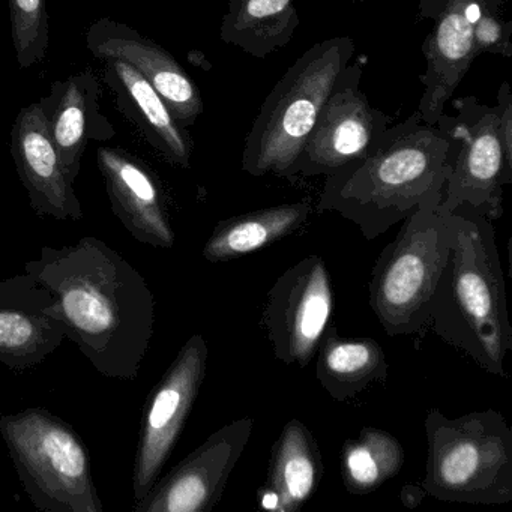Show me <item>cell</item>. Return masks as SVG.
<instances>
[{
  "mask_svg": "<svg viewBox=\"0 0 512 512\" xmlns=\"http://www.w3.org/2000/svg\"><path fill=\"white\" fill-rule=\"evenodd\" d=\"M25 269L55 295L65 335L98 373L137 379L157 302L131 263L101 239L85 236L67 247H44Z\"/></svg>",
  "mask_w": 512,
  "mask_h": 512,
  "instance_id": "obj_1",
  "label": "cell"
},
{
  "mask_svg": "<svg viewBox=\"0 0 512 512\" xmlns=\"http://www.w3.org/2000/svg\"><path fill=\"white\" fill-rule=\"evenodd\" d=\"M455 146L415 110L406 121L389 125L364 160L326 178L317 212L341 215L374 241L443 193Z\"/></svg>",
  "mask_w": 512,
  "mask_h": 512,
  "instance_id": "obj_2",
  "label": "cell"
},
{
  "mask_svg": "<svg viewBox=\"0 0 512 512\" xmlns=\"http://www.w3.org/2000/svg\"><path fill=\"white\" fill-rule=\"evenodd\" d=\"M449 221L451 245L428 304V323L482 370L505 377L512 326L493 221L467 206L449 212Z\"/></svg>",
  "mask_w": 512,
  "mask_h": 512,
  "instance_id": "obj_3",
  "label": "cell"
},
{
  "mask_svg": "<svg viewBox=\"0 0 512 512\" xmlns=\"http://www.w3.org/2000/svg\"><path fill=\"white\" fill-rule=\"evenodd\" d=\"M355 55L352 38H328L314 44L286 71L263 101L245 139V173L290 179L323 104Z\"/></svg>",
  "mask_w": 512,
  "mask_h": 512,
  "instance_id": "obj_4",
  "label": "cell"
},
{
  "mask_svg": "<svg viewBox=\"0 0 512 512\" xmlns=\"http://www.w3.org/2000/svg\"><path fill=\"white\" fill-rule=\"evenodd\" d=\"M422 488L442 502L505 505L512 500V431L496 410L448 418L428 410Z\"/></svg>",
  "mask_w": 512,
  "mask_h": 512,
  "instance_id": "obj_5",
  "label": "cell"
},
{
  "mask_svg": "<svg viewBox=\"0 0 512 512\" xmlns=\"http://www.w3.org/2000/svg\"><path fill=\"white\" fill-rule=\"evenodd\" d=\"M442 194L401 221L371 271L368 304L389 337L418 334L428 323V304L452 238L449 212L440 208Z\"/></svg>",
  "mask_w": 512,
  "mask_h": 512,
  "instance_id": "obj_6",
  "label": "cell"
},
{
  "mask_svg": "<svg viewBox=\"0 0 512 512\" xmlns=\"http://www.w3.org/2000/svg\"><path fill=\"white\" fill-rule=\"evenodd\" d=\"M0 434L35 508L44 512H103L88 446L73 425L29 407L0 418Z\"/></svg>",
  "mask_w": 512,
  "mask_h": 512,
  "instance_id": "obj_7",
  "label": "cell"
},
{
  "mask_svg": "<svg viewBox=\"0 0 512 512\" xmlns=\"http://www.w3.org/2000/svg\"><path fill=\"white\" fill-rule=\"evenodd\" d=\"M455 115L443 113L436 127L455 140L451 173L440 208L452 212L467 206L488 220L503 215V190L512 184V160L499 136V110L475 97L454 101Z\"/></svg>",
  "mask_w": 512,
  "mask_h": 512,
  "instance_id": "obj_8",
  "label": "cell"
},
{
  "mask_svg": "<svg viewBox=\"0 0 512 512\" xmlns=\"http://www.w3.org/2000/svg\"><path fill=\"white\" fill-rule=\"evenodd\" d=\"M208 356L203 335H191L149 394L134 457V503L151 491L172 455L202 389Z\"/></svg>",
  "mask_w": 512,
  "mask_h": 512,
  "instance_id": "obj_9",
  "label": "cell"
},
{
  "mask_svg": "<svg viewBox=\"0 0 512 512\" xmlns=\"http://www.w3.org/2000/svg\"><path fill=\"white\" fill-rule=\"evenodd\" d=\"M361 77V65L350 62L323 104L290 179L328 178L364 160L391 125L361 91Z\"/></svg>",
  "mask_w": 512,
  "mask_h": 512,
  "instance_id": "obj_10",
  "label": "cell"
},
{
  "mask_svg": "<svg viewBox=\"0 0 512 512\" xmlns=\"http://www.w3.org/2000/svg\"><path fill=\"white\" fill-rule=\"evenodd\" d=\"M335 295L325 260L304 257L268 292L262 323L275 358L307 367L334 316Z\"/></svg>",
  "mask_w": 512,
  "mask_h": 512,
  "instance_id": "obj_11",
  "label": "cell"
},
{
  "mask_svg": "<svg viewBox=\"0 0 512 512\" xmlns=\"http://www.w3.org/2000/svg\"><path fill=\"white\" fill-rule=\"evenodd\" d=\"M503 0H421L418 20L433 23L422 53L425 71L419 80L424 86L418 112L422 122L436 125L445 113L470 65L476 59L473 31L484 14L497 13Z\"/></svg>",
  "mask_w": 512,
  "mask_h": 512,
  "instance_id": "obj_12",
  "label": "cell"
},
{
  "mask_svg": "<svg viewBox=\"0 0 512 512\" xmlns=\"http://www.w3.org/2000/svg\"><path fill=\"white\" fill-rule=\"evenodd\" d=\"M253 425V419L245 416L212 433L166 476L158 478L151 491L134 503L133 511H212L250 442Z\"/></svg>",
  "mask_w": 512,
  "mask_h": 512,
  "instance_id": "obj_13",
  "label": "cell"
},
{
  "mask_svg": "<svg viewBox=\"0 0 512 512\" xmlns=\"http://www.w3.org/2000/svg\"><path fill=\"white\" fill-rule=\"evenodd\" d=\"M55 295L25 272L0 280V364L25 371L64 343Z\"/></svg>",
  "mask_w": 512,
  "mask_h": 512,
  "instance_id": "obj_14",
  "label": "cell"
},
{
  "mask_svg": "<svg viewBox=\"0 0 512 512\" xmlns=\"http://www.w3.org/2000/svg\"><path fill=\"white\" fill-rule=\"evenodd\" d=\"M85 40L86 49L100 61L118 59L136 68L163 98L181 127L196 124L203 113L202 95L166 49L131 26L112 19L92 23Z\"/></svg>",
  "mask_w": 512,
  "mask_h": 512,
  "instance_id": "obj_15",
  "label": "cell"
},
{
  "mask_svg": "<svg viewBox=\"0 0 512 512\" xmlns=\"http://www.w3.org/2000/svg\"><path fill=\"white\" fill-rule=\"evenodd\" d=\"M11 157L35 214L80 221L82 203L56 151L41 101L23 107L11 128Z\"/></svg>",
  "mask_w": 512,
  "mask_h": 512,
  "instance_id": "obj_16",
  "label": "cell"
},
{
  "mask_svg": "<svg viewBox=\"0 0 512 512\" xmlns=\"http://www.w3.org/2000/svg\"><path fill=\"white\" fill-rule=\"evenodd\" d=\"M97 163L113 214L122 226L142 244L172 248L176 235L166 194L151 167L125 149L109 146L98 148Z\"/></svg>",
  "mask_w": 512,
  "mask_h": 512,
  "instance_id": "obj_17",
  "label": "cell"
},
{
  "mask_svg": "<svg viewBox=\"0 0 512 512\" xmlns=\"http://www.w3.org/2000/svg\"><path fill=\"white\" fill-rule=\"evenodd\" d=\"M101 86L92 71L55 82L41 98L50 134L71 181H76L91 140L113 139L116 131L100 109Z\"/></svg>",
  "mask_w": 512,
  "mask_h": 512,
  "instance_id": "obj_18",
  "label": "cell"
},
{
  "mask_svg": "<svg viewBox=\"0 0 512 512\" xmlns=\"http://www.w3.org/2000/svg\"><path fill=\"white\" fill-rule=\"evenodd\" d=\"M104 62V79L115 94L119 112L139 128L146 142L167 161L190 169L193 143L176 122L163 98L130 64L118 59Z\"/></svg>",
  "mask_w": 512,
  "mask_h": 512,
  "instance_id": "obj_19",
  "label": "cell"
},
{
  "mask_svg": "<svg viewBox=\"0 0 512 512\" xmlns=\"http://www.w3.org/2000/svg\"><path fill=\"white\" fill-rule=\"evenodd\" d=\"M322 476V452L316 437L304 422L290 419L272 448L268 475L257 491L259 508L299 511L316 493Z\"/></svg>",
  "mask_w": 512,
  "mask_h": 512,
  "instance_id": "obj_20",
  "label": "cell"
},
{
  "mask_svg": "<svg viewBox=\"0 0 512 512\" xmlns=\"http://www.w3.org/2000/svg\"><path fill=\"white\" fill-rule=\"evenodd\" d=\"M316 356L317 380L338 403L358 397L388 377L385 352L374 338L341 337L335 325L326 328Z\"/></svg>",
  "mask_w": 512,
  "mask_h": 512,
  "instance_id": "obj_21",
  "label": "cell"
},
{
  "mask_svg": "<svg viewBox=\"0 0 512 512\" xmlns=\"http://www.w3.org/2000/svg\"><path fill=\"white\" fill-rule=\"evenodd\" d=\"M313 212L310 202L284 203L220 221L203 247L208 262L239 259L263 250L305 226Z\"/></svg>",
  "mask_w": 512,
  "mask_h": 512,
  "instance_id": "obj_22",
  "label": "cell"
},
{
  "mask_svg": "<svg viewBox=\"0 0 512 512\" xmlns=\"http://www.w3.org/2000/svg\"><path fill=\"white\" fill-rule=\"evenodd\" d=\"M221 22L223 43L256 59L284 49L299 28L296 0H227Z\"/></svg>",
  "mask_w": 512,
  "mask_h": 512,
  "instance_id": "obj_23",
  "label": "cell"
},
{
  "mask_svg": "<svg viewBox=\"0 0 512 512\" xmlns=\"http://www.w3.org/2000/svg\"><path fill=\"white\" fill-rule=\"evenodd\" d=\"M406 454L397 437L376 427H364L343 446L341 478L350 494L379 490L403 469Z\"/></svg>",
  "mask_w": 512,
  "mask_h": 512,
  "instance_id": "obj_24",
  "label": "cell"
},
{
  "mask_svg": "<svg viewBox=\"0 0 512 512\" xmlns=\"http://www.w3.org/2000/svg\"><path fill=\"white\" fill-rule=\"evenodd\" d=\"M11 38L22 70L41 64L50 46L47 0H10Z\"/></svg>",
  "mask_w": 512,
  "mask_h": 512,
  "instance_id": "obj_25",
  "label": "cell"
},
{
  "mask_svg": "<svg viewBox=\"0 0 512 512\" xmlns=\"http://www.w3.org/2000/svg\"><path fill=\"white\" fill-rule=\"evenodd\" d=\"M511 38L512 23L503 20L500 11L484 14L473 31V49H475L476 58L482 53L511 58Z\"/></svg>",
  "mask_w": 512,
  "mask_h": 512,
  "instance_id": "obj_26",
  "label": "cell"
},
{
  "mask_svg": "<svg viewBox=\"0 0 512 512\" xmlns=\"http://www.w3.org/2000/svg\"><path fill=\"white\" fill-rule=\"evenodd\" d=\"M188 61L196 65V67L202 68V70L211 71V62L208 61L205 53L200 52V50H191V52L188 53Z\"/></svg>",
  "mask_w": 512,
  "mask_h": 512,
  "instance_id": "obj_27",
  "label": "cell"
}]
</instances>
